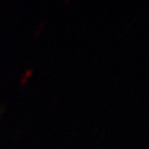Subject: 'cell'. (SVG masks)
I'll return each instance as SVG.
<instances>
[{"label":"cell","mask_w":149,"mask_h":149,"mask_svg":"<svg viewBox=\"0 0 149 149\" xmlns=\"http://www.w3.org/2000/svg\"><path fill=\"white\" fill-rule=\"evenodd\" d=\"M32 72H33V70L32 68H28L27 70H26L25 72H24V74H23V77H22V80H21V83L22 84H24L26 82V80H27V78L30 76L31 74H32Z\"/></svg>","instance_id":"cell-1"}]
</instances>
